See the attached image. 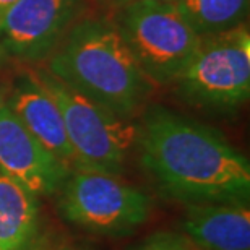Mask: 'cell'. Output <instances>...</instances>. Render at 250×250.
Segmentation results:
<instances>
[{
    "label": "cell",
    "instance_id": "6da1fadb",
    "mask_svg": "<svg viewBox=\"0 0 250 250\" xmlns=\"http://www.w3.org/2000/svg\"><path fill=\"white\" fill-rule=\"evenodd\" d=\"M135 148L164 198L182 205L249 202L247 156L209 125L151 106L142 114Z\"/></svg>",
    "mask_w": 250,
    "mask_h": 250
},
{
    "label": "cell",
    "instance_id": "7a4b0ae2",
    "mask_svg": "<svg viewBox=\"0 0 250 250\" xmlns=\"http://www.w3.org/2000/svg\"><path fill=\"white\" fill-rule=\"evenodd\" d=\"M47 70L124 119L138 116L154 88L130 52L117 23L107 18L73 23L49 56Z\"/></svg>",
    "mask_w": 250,
    "mask_h": 250
},
{
    "label": "cell",
    "instance_id": "3957f363",
    "mask_svg": "<svg viewBox=\"0 0 250 250\" xmlns=\"http://www.w3.org/2000/svg\"><path fill=\"white\" fill-rule=\"evenodd\" d=\"M34 78L56 99L77 167L121 176L135 149L138 124L124 119L70 88L47 68L34 70Z\"/></svg>",
    "mask_w": 250,
    "mask_h": 250
},
{
    "label": "cell",
    "instance_id": "277c9868",
    "mask_svg": "<svg viewBox=\"0 0 250 250\" xmlns=\"http://www.w3.org/2000/svg\"><path fill=\"white\" fill-rule=\"evenodd\" d=\"M56 197L65 221L99 237H127L138 231L153 211L148 193L117 174L93 169H72Z\"/></svg>",
    "mask_w": 250,
    "mask_h": 250
},
{
    "label": "cell",
    "instance_id": "5b68a950",
    "mask_svg": "<svg viewBox=\"0 0 250 250\" xmlns=\"http://www.w3.org/2000/svg\"><path fill=\"white\" fill-rule=\"evenodd\" d=\"M179 94L193 107L232 112L250 96V33L246 23L202 38L176 78Z\"/></svg>",
    "mask_w": 250,
    "mask_h": 250
},
{
    "label": "cell",
    "instance_id": "8992f818",
    "mask_svg": "<svg viewBox=\"0 0 250 250\" xmlns=\"http://www.w3.org/2000/svg\"><path fill=\"white\" fill-rule=\"evenodd\" d=\"M121 8L117 26L143 73L154 86L174 83L202 38L176 2H137Z\"/></svg>",
    "mask_w": 250,
    "mask_h": 250
},
{
    "label": "cell",
    "instance_id": "52a82bcc",
    "mask_svg": "<svg viewBox=\"0 0 250 250\" xmlns=\"http://www.w3.org/2000/svg\"><path fill=\"white\" fill-rule=\"evenodd\" d=\"M82 5L83 0H17L0 15V51L23 62L49 57Z\"/></svg>",
    "mask_w": 250,
    "mask_h": 250
},
{
    "label": "cell",
    "instance_id": "ba28073f",
    "mask_svg": "<svg viewBox=\"0 0 250 250\" xmlns=\"http://www.w3.org/2000/svg\"><path fill=\"white\" fill-rule=\"evenodd\" d=\"M70 171L28 132L3 99L0 106V174L38 197H56Z\"/></svg>",
    "mask_w": 250,
    "mask_h": 250
},
{
    "label": "cell",
    "instance_id": "9c48e42d",
    "mask_svg": "<svg viewBox=\"0 0 250 250\" xmlns=\"http://www.w3.org/2000/svg\"><path fill=\"white\" fill-rule=\"evenodd\" d=\"M179 232L200 250H250L249 202L184 205Z\"/></svg>",
    "mask_w": 250,
    "mask_h": 250
},
{
    "label": "cell",
    "instance_id": "30bf717a",
    "mask_svg": "<svg viewBox=\"0 0 250 250\" xmlns=\"http://www.w3.org/2000/svg\"><path fill=\"white\" fill-rule=\"evenodd\" d=\"M5 104L12 109L28 132L54 156H57L70 169L77 167L61 109L56 99L34 78L33 72L20 75L13 84L10 98L5 99Z\"/></svg>",
    "mask_w": 250,
    "mask_h": 250
},
{
    "label": "cell",
    "instance_id": "8fae6325",
    "mask_svg": "<svg viewBox=\"0 0 250 250\" xmlns=\"http://www.w3.org/2000/svg\"><path fill=\"white\" fill-rule=\"evenodd\" d=\"M42 231L39 197L0 174V250H39Z\"/></svg>",
    "mask_w": 250,
    "mask_h": 250
},
{
    "label": "cell",
    "instance_id": "7c38bea8",
    "mask_svg": "<svg viewBox=\"0 0 250 250\" xmlns=\"http://www.w3.org/2000/svg\"><path fill=\"white\" fill-rule=\"evenodd\" d=\"M249 3L250 0H176L177 8L200 38L244 24Z\"/></svg>",
    "mask_w": 250,
    "mask_h": 250
},
{
    "label": "cell",
    "instance_id": "4fadbf2b",
    "mask_svg": "<svg viewBox=\"0 0 250 250\" xmlns=\"http://www.w3.org/2000/svg\"><path fill=\"white\" fill-rule=\"evenodd\" d=\"M127 250H200L179 231H156Z\"/></svg>",
    "mask_w": 250,
    "mask_h": 250
},
{
    "label": "cell",
    "instance_id": "5bb4252c",
    "mask_svg": "<svg viewBox=\"0 0 250 250\" xmlns=\"http://www.w3.org/2000/svg\"><path fill=\"white\" fill-rule=\"evenodd\" d=\"M112 2L117 3L119 7H124V5L137 3V2H176V0H112Z\"/></svg>",
    "mask_w": 250,
    "mask_h": 250
},
{
    "label": "cell",
    "instance_id": "9a60e30c",
    "mask_svg": "<svg viewBox=\"0 0 250 250\" xmlns=\"http://www.w3.org/2000/svg\"><path fill=\"white\" fill-rule=\"evenodd\" d=\"M56 250H89V249L83 247V246H77V244H70V246H62Z\"/></svg>",
    "mask_w": 250,
    "mask_h": 250
},
{
    "label": "cell",
    "instance_id": "2e32d148",
    "mask_svg": "<svg viewBox=\"0 0 250 250\" xmlns=\"http://www.w3.org/2000/svg\"><path fill=\"white\" fill-rule=\"evenodd\" d=\"M15 2H17V0H0V15H2L5 10H7L10 5L15 3Z\"/></svg>",
    "mask_w": 250,
    "mask_h": 250
},
{
    "label": "cell",
    "instance_id": "e0dca14e",
    "mask_svg": "<svg viewBox=\"0 0 250 250\" xmlns=\"http://www.w3.org/2000/svg\"><path fill=\"white\" fill-rule=\"evenodd\" d=\"M2 103H3V96H2V93H0V106H2Z\"/></svg>",
    "mask_w": 250,
    "mask_h": 250
}]
</instances>
